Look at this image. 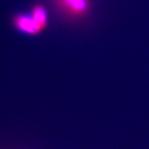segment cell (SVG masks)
Returning a JSON list of instances; mask_svg holds the SVG:
<instances>
[{
    "label": "cell",
    "mask_w": 149,
    "mask_h": 149,
    "mask_svg": "<svg viewBox=\"0 0 149 149\" xmlns=\"http://www.w3.org/2000/svg\"><path fill=\"white\" fill-rule=\"evenodd\" d=\"M60 16L72 22L82 21L89 16L92 0H52Z\"/></svg>",
    "instance_id": "obj_1"
},
{
    "label": "cell",
    "mask_w": 149,
    "mask_h": 149,
    "mask_svg": "<svg viewBox=\"0 0 149 149\" xmlns=\"http://www.w3.org/2000/svg\"><path fill=\"white\" fill-rule=\"evenodd\" d=\"M12 24L18 32L27 35H37L44 31V28L38 24L30 12L19 13L12 19Z\"/></svg>",
    "instance_id": "obj_2"
},
{
    "label": "cell",
    "mask_w": 149,
    "mask_h": 149,
    "mask_svg": "<svg viewBox=\"0 0 149 149\" xmlns=\"http://www.w3.org/2000/svg\"><path fill=\"white\" fill-rule=\"evenodd\" d=\"M30 13L45 30L49 23V14H48L46 7L42 4H35L30 9Z\"/></svg>",
    "instance_id": "obj_3"
}]
</instances>
